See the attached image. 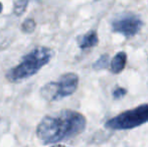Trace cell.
Instances as JSON below:
<instances>
[{"label": "cell", "instance_id": "6da1fadb", "mask_svg": "<svg viewBox=\"0 0 148 147\" xmlns=\"http://www.w3.org/2000/svg\"><path fill=\"white\" fill-rule=\"evenodd\" d=\"M86 125L83 114L66 109L55 115L45 116L37 125L36 136L45 144H56L80 135Z\"/></svg>", "mask_w": 148, "mask_h": 147}, {"label": "cell", "instance_id": "7a4b0ae2", "mask_svg": "<svg viewBox=\"0 0 148 147\" xmlns=\"http://www.w3.org/2000/svg\"><path fill=\"white\" fill-rule=\"evenodd\" d=\"M53 51L45 46H37L22 57L19 65L14 67L6 74V79L12 83L20 82L33 76L42 67L51 62Z\"/></svg>", "mask_w": 148, "mask_h": 147}, {"label": "cell", "instance_id": "3957f363", "mask_svg": "<svg viewBox=\"0 0 148 147\" xmlns=\"http://www.w3.org/2000/svg\"><path fill=\"white\" fill-rule=\"evenodd\" d=\"M148 122V103L134 109L124 111L109 119L105 123V128L109 130H130Z\"/></svg>", "mask_w": 148, "mask_h": 147}, {"label": "cell", "instance_id": "277c9868", "mask_svg": "<svg viewBox=\"0 0 148 147\" xmlns=\"http://www.w3.org/2000/svg\"><path fill=\"white\" fill-rule=\"evenodd\" d=\"M79 86V77L75 73L62 75L58 82H49L40 89L42 98L47 101H58L73 95Z\"/></svg>", "mask_w": 148, "mask_h": 147}, {"label": "cell", "instance_id": "5b68a950", "mask_svg": "<svg viewBox=\"0 0 148 147\" xmlns=\"http://www.w3.org/2000/svg\"><path fill=\"white\" fill-rule=\"evenodd\" d=\"M143 26V21L134 13L125 12L119 14L111 21L112 30L116 34H120L125 37L136 36Z\"/></svg>", "mask_w": 148, "mask_h": 147}, {"label": "cell", "instance_id": "8992f818", "mask_svg": "<svg viewBox=\"0 0 148 147\" xmlns=\"http://www.w3.org/2000/svg\"><path fill=\"white\" fill-rule=\"evenodd\" d=\"M99 43V37H98L96 30H90L86 34L80 36L78 38V44L81 49H89L96 46Z\"/></svg>", "mask_w": 148, "mask_h": 147}, {"label": "cell", "instance_id": "52a82bcc", "mask_svg": "<svg viewBox=\"0 0 148 147\" xmlns=\"http://www.w3.org/2000/svg\"><path fill=\"white\" fill-rule=\"evenodd\" d=\"M127 64V53L125 51H119L114 55V57L111 61L110 71L113 74H120L125 69Z\"/></svg>", "mask_w": 148, "mask_h": 147}, {"label": "cell", "instance_id": "ba28073f", "mask_svg": "<svg viewBox=\"0 0 148 147\" xmlns=\"http://www.w3.org/2000/svg\"><path fill=\"white\" fill-rule=\"evenodd\" d=\"M110 57L108 53H104L102 55L95 63L93 64V69L96 71H100V70H104L107 69L110 66Z\"/></svg>", "mask_w": 148, "mask_h": 147}, {"label": "cell", "instance_id": "9c48e42d", "mask_svg": "<svg viewBox=\"0 0 148 147\" xmlns=\"http://www.w3.org/2000/svg\"><path fill=\"white\" fill-rule=\"evenodd\" d=\"M27 5H28V0H16L14 2V6H13L14 14L17 16H21L25 12Z\"/></svg>", "mask_w": 148, "mask_h": 147}, {"label": "cell", "instance_id": "30bf717a", "mask_svg": "<svg viewBox=\"0 0 148 147\" xmlns=\"http://www.w3.org/2000/svg\"><path fill=\"white\" fill-rule=\"evenodd\" d=\"M35 25H36V23H35L34 19L28 18V19L23 21V23L21 25V30L23 32H25V34H31L35 29Z\"/></svg>", "mask_w": 148, "mask_h": 147}, {"label": "cell", "instance_id": "8fae6325", "mask_svg": "<svg viewBox=\"0 0 148 147\" xmlns=\"http://www.w3.org/2000/svg\"><path fill=\"white\" fill-rule=\"evenodd\" d=\"M126 94H127V90L124 88H121V87H116V88L113 90V92H112L113 98L116 99V100L122 99Z\"/></svg>", "mask_w": 148, "mask_h": 147}, {"label": "cell", "instance_id": "7c38bea8", "mask_svg": "<svg viewBox=\"0 0 148 147\" xmlns=\"http://www.w3.org/2000/svg\"><path fill=\"white\" fill-rule=\"evenodd\" d=\"M2 9H3V5H2V3L0 2V13L2 12Z\"/></svg>", "mask_w": 148, "mask_h": 147}]
</instances>
